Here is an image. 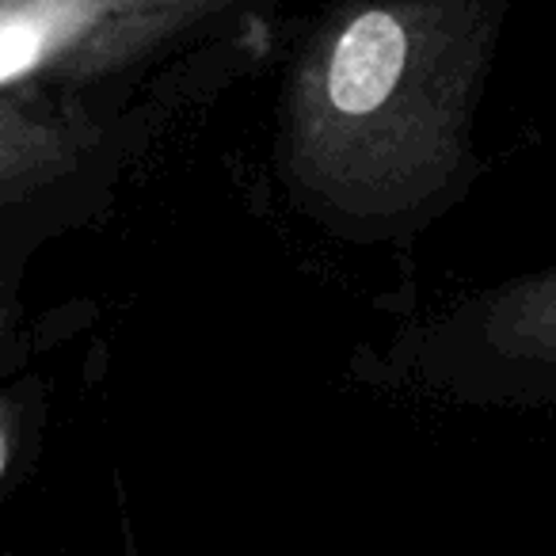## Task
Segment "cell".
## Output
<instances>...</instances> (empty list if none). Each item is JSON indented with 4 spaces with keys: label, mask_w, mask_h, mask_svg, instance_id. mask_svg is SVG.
Segmentation results:
<instances>
[{
    "label": "cell",
    "mask_w": 556,
    "mask_h": 556,
    "mask_svg": "<svg viewBox=\"0 0 556 556\" xmlns=\"http://www.w3.org/2000/svg\"><path fill=\"white\" fill-rule=\"evenodd\" d=\"M454 328L477 363L492 366V378L556 381V267L480 294L457 313Z\"/></svg>",
    "instance_id": "6da1fadb"
},
{
    "label": "cell",
    "mask_w": 556,
    "mask_h": 556,
    "mask_svg": "<svg viewBox=\"0 0 556 556\" xmlns=\"http://www.w3.org/2000/svg\"><path fill=\"white\" fill-rule=\"evenodd\" d=\"M65 164H70V141L0 115V202L50 179Z\"/></svg>",
    "instance_id": "7a4b0ae2"
},
{
    "label": "cell",
    "mask_w": 556,
    "mask_h": 556,
    "mask_svg": "<svg viewBox=\"0 0 556 556\" xmlns=\"http://www.w3.org/2000/svg\"><path fill=\"white\" fill-rule=\"evenodd\" d=\"M12 348H16V309L0 275V488L12 480L24 450V404L12 381V358H16Z\"/></svg>",
    "instance_id": "3957f363"
},
{
    "label": "cell",
    "mask_w": 556,
    "mask_h": 556,
    "mask_svg": "<svg viewBox=\"0 0 556 556\" xmlns=\"http://www.w3.org/2000/svg\"><path fill=\"white\" fill-rule=\"evenodd\" d=\"M47 58V27L24 16H0V85L24 77Z\"/></svg>",
    "instance_id": "277c9868"
}]
</instances>
